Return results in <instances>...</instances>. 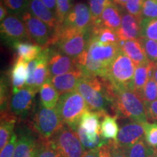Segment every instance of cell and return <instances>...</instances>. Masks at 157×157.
<instances>
[{
    "mask_svg": "<svg viewBox=\"0 0 157 157\" xmlns=\"http://www.w3.org/2000/svg\"><path fill=\"white\" fill-rule=\"evenodd\" d=\"M143 48L150 62L157 63V42L151 39L140 37Z\"/></svg>",
    "mask_w": 157,
    "mask_h": 157,
    "instance_id": "8d00e7d4",
    "label": "cell"
},
{
    "mask_svg": "<svg viewBox=\"0 0 157 157\" xmlns=\"http://www.w3.org/2000/svg\"><path fill=\"white\" fill-rule=\"evenodd\" d=\"M42 3L46 6L52 12L57 16V11H58V7H57L56 0H41Z\"/></svg>",
    "mask_w": 157,
    "mask_h": 157,
    "instance_id": "ee69618b",
    "label": "cell"
},
{
    "mask_svg": "<svg viewBox=\"0 0 157 157\" xmlns=\"http://www.w3.org/2000/svg\"><path fill=\"white\" fill-rule=\"evenodd\" d=\"M117 119V116H111L109 113L103 117V120L101 122L100 134L104 140H117L119 132Z\"/></svg>",
    "mask_w": 157,
    "mask_h": 157,
    "instance_id": "484cf974",
    "label": "cell"
},
{
    "mask_svg": "<svg viewBox=\"0 0 157 157\" xmlns=\"http://www.w3.org/2000/svg\"><path fill=\"white\" fill-rule=\"evenodd\" d=\"M76 91L85 100L90 111L108 113V108H111L104 77L84 74L78 82Z\"/></svg>",
    "mask_w": 157,
    "mask_h": 157,
    "instance_id": "7a4b0ae2",
    "label": "cell"
},
{
    "mask_svg": "<svg viewBox=\"0 0 157 157\" xmlns=\"http://www.w3.org/2000/svg\"><path fill=\"white\" fill-rule=\"evenodd\" d=\"M145 140L149 146L157 148V123L146 122L143 124Z\"/></svg>",
    "mask_w": 157,
    "mask_h": 157,
    "instance_id": "d590c367",
    "label": "cell"
},
{
    "mask_svg": "<svg viewBox=\"0 0 157 157\" xmlns=\"http://www.w3.org/2000/svg\"><path fill=\"white\" fill-rule=\"evenodd\" d=\"M140 37L157 42V18H144L141 21Z\"/></svg>",
    "mask_w": 157,
    "mask_h": 157,
    "instance_id": "d6a6232c",
    "label": "cell"
},
{
    "mask_svg": "<svg viewBox=\"0 0 157 157\" xmlns=\"http://www.w3.org/2000/svg\"><path fill=\"white\" fill-rule=\"evenodd\" d=\"M28 11L48 25L52 31V34L60 25L56 15L41 0H29Z\"/></svg>",
    "mask_w": 157,
    "mask_h": 157,
    "instance_id": "2e32d148",
    "label": "cell"
},
{
    "mask_svg": "<svg viewBox=\"0 0 157 157\" xmlns=\"http://www.w3.org/2000/svg\"><path fill=\"white\" fill-rule=\"evenodd\" d=\"M144 0H129L124 8L129 14L142 19V9Z\"/></svg>",
    "mask_w": 157,
    "mask_h": 157,
    "instance_id": "ab89813d",
    "label": "cell"
},
{
    "mask_svg": "<svg viewBox=\"0 0 157 157\" xmlns=\"http://www.w3.org/2000/svg\"><path fill=\"white\" fill-rule=\"evenodd\" d=\"M90 35L95 36L103 43H118L119 42L117 32L112 29L103 26L101 25H92L90 29Z\"/></svg>",
    "mask_w": 157,
    "mask_h": 157,
    "instance_id": "f1b7e54d",
    "label": "cell"
},
{
    "mask_svg": "<svg viewBox=\"0 0 157 157\" xmlns=\"http://www.w3.org/2000/svg\"><path fill=\"white\" fill-rule=\"evenodd\" d=\"M60 25L75 31H90L93 21L89 6L83 2L75 4Z\"/></svg>",
    "mask_w": 157,
    "mask_h": 157,
    "instance_id": "9c48e42d",
    "label": "cell"
},
{
    "mask_svg": "<svg viewBox=\"0 0 157 157\" xmlns=\"http://www.w3.org/2000/svg\"><path fill=\"white\" fill-rule=\"evenodd\" d=\"M49 48H44L40 55L36 58V66L35 68L34 81V90L39 91L41 87L45 82L50 80V75L48 68Z\"/></svg>",
    "mask_w": 157,
    "mask_h": 157,
    "instance_id": "d6986e66",
    "label": "cell"
},
{
    "mask_svg": "<svg viewBox=\"0 0 157 157\" xmlns=\"http://www.w3.org/2000/svg\"><path fill=\"white\" fill-rule=\"evenodd\" d=\"M49 48L48 68L50 78L68 73L78 67L76 59L71 58L58 51L55 48Z\"/></svg>",
    "mask_w": 157,
    "mask_h": 157,
    "instance_id": "8fae6325",
    "label": "cell"
},
{
    "mask_svg": "<svg viewBox=\"0 0 157 157\" xmlns=\"http://www.w3.org/2000/svg\"><path fill=\"white\" fill-rule=\"evenodd\" d=\"M147 119L157 123V101L145 103Z\"/></svg>",
    "mask_w": 157,
    "mask_h": 157,
    "instance_id": "7bdbcfd3",
    "label": "cell"
},
{
    "mask_svg": "<svg viewBox=\"0 0 157 157\" xmlns=\"http://www.w3.org/2000/svg\"><path fill=\"white\" fill-rule=\"evenodd\" d=\"M120 51L119 42L103 43L90 35L87 48L76 58L78 67L86 75L105 77L109 66Z\"/></svg>",
    "mask_w": 157,
    "mask_h": 157,
    "instance_id": "6da1fadb",
    "label": "cell"
},
{
    "mask_svg": "<svg viewBox=\"0 0 157 157\" xmlns=\"http://www.w3.org/2000/svg\"><path fill=\"white\" fill-rule=\"evenodd\" d=\"M142 19L127 13H123L121 24L117 32L119 42L140 38V22Z\"/></svg>",
    "mask_w": 157,
    "mask_h": 157,
    "instance_id": "9a60e30c",
    "label": "cell"
},
{
    "mask_svg": "<svg viewBox=\"0 0 157 157\" xmlns=\"http://www.w3.org/2000/svg\"><path fill=\"white\" fill-rule=\"evenodd\" d=\"M156 155H157V151H156Z\"/></svg>",
    "mask_w": 157,
    "mask_h": 157,
    "instance_id": "f907efd6",
    "label": "cell"
},
{
    "mask_svg": "<svg viewBox=\"0 0 157 157\" xmlns=\"http://www.w3.org/2000/svg\"><path fill=\"white\" fill-rule=\"evenodd\" d=\"M35 157H60L54 143L51 140L39 139Z\"/></svg>",
    "mask_w": 157,
    "mask_h": 157,
    "instance_id": "1f68e13d",
    "label": "cell"
},
{
    "mask_svg": "<svg viewBox=\"0 0 157 157\" xmlns=\"http://www.w3.org/2000/svg\"><path fill=\"white\" fill-rule=\"evenodd\" d=\"M128 1L129 0H112L113 3L119 6V7H124V8L125 5H126V4Z\"/></svg>",
    "mask_w": 157,
    "mask_h": 157,
    "instance_id": "7dc6e473",
    "label": "cell"
},
{
    "mask_svg": "<svg viewBox=\"0 0 157 157\" xmlns=\"http://www.w3.org/2000/svg\"><path fill=\"white\" fill-rule=\"evenodd\" d=\"M125 151L128 157H153L156 153V151L154 148L147 144L144 138Z\"/></svg>",
    "mask_w": 157,
    "mask_h": 157,
    "instance_id": "f546056e",
    "label": "cell"
},
{
    "mask_svg": "<svg viewBox=\"0 0 157 157\" xmlns=\"http://www.w3.org/2000/svg\"><path fill=\"white\" fill-rule=\"evenodd\" d=\"M28 63L21 58H17L15 60L10 73L13 94L18 93L20 90L25 87L27 77H28Z\"/></svg>",
    "mask_w": 157,
    "mask_h": 157,
    "instance_id": "ac0fdd59",
    "label": "cell"
},
{
    "mask_svg": "<svg viewBox=\"0 0 157 157\" xmlns=\"http://www.w3.org/2000/svg\"><path fill=\"white\" fill-rule=\"evenodd\" d=\"M153 157H157V155H156V154H155V155H154V156H153Z\"/></svg>",
    "mask_w": 157,
    "mask_h": 157,
    "instance_id": "681fc988",
    "label": "cell"
},
{
    "mask_svg": "<svg viewBox=\"0 0 157 157\" xmlns=\"http://www.w3.org/2000/svg\"><path fill=\"white\" fill-rule=\"evenodd\" d=\"M145 137L143 124L135 121L123 125L119 129L117 142L119 146L125 149L129 148Z\"/></svg>",
    "mask_w": 157,
    "mask_h": 157,
    "instance_id": "7c38bea8",
    "label": "cell"
},
{
    "mask_svg": "<svg viewBox=\"0 0 157 157\" xmlns=\"http://www.w3.org/2000/svg\"><path fill=\"white\" fill-rule=\"evenodd\" d=\"M64 125L56 109H47L42 105L32 119V129L39 135L40 139L44 140H50Z\"/></svg>",
    "mask_w": 157,
    "mask_h": 157,
    "instance_id": "8992f818",
    "label": "cell"
},
{
    "mask_svg": "<svg viewBox=\"0 0 157 157\" xmlns=\"http://www.w3.org/2000/svg\"><path fill=\"white\" fill-rule=\"evenodd\" d=\"M113 2L112 0H88L89 7L92 15L93 25H101L100 20L102 13L106 6Z\"/></svg>",
    "mask_w": 157,
    "mask_h": 157,
    "instance_id": "4dcf8cb0",
    "label": "cell"
},
{
    "mask_svg": "<svg viewBox=\"0 0 157 157\" xmlns=\"http://www.w3.org/2000/svg\"><path fill=\"white\" fill-rule=\"evenodd\" d=\"M16 117L10 111H1V124H0V148H5L13 135Z\"/></svg>",
    "mask_w": 157,
    "mask_h": 157,
    "instance_id": "ffe728a7",
    "label": "cell"
},
{
    "mask_svg": "<svg viewBox=\"0 0 157 157\" xmlns=\"http://www.w3.org/2000/svg\"><path fill=\"white\" fill-rule=\"evenodd\" d=\"M83 157H103L102 155L98 151L97 149L93 150L86 151L83 155Z\"/></svg>",
    "mask_w": 157,
    "mask_h": 157,
    "instance_id": "bcb514c9",
    "label": "cell"
},
{
    "mask_svg": "<svg viewBox=\"0 0 157 157\" xmlns=\"http://www.w3.org/2000/svg\"><path fill=\"white\" fill-rule=\"evenodd\" d=\"M21 19L24 23L31 41L43 48H48L52 31L48 25L37 18L27 10L21 15Z\"/></svg>",
    "mask_w": 157,
    "mask_h": 157,
    "instance_id": "ba28073f",
    "label": "cell"
},
{
    "mask_svg": "<svg viewBox=\"0 0 157 157\" xmlns=\"http://www.w3.org/2000/svg\"><path fill=\"white\" fill-rule=\"evenodd\" d=\"M111 157H128L125 149L119 146L116 140H109Z\"/></svg>",
    "mask_w": 157,
    "mask_h": 157,
    "instance_id": "b9f144b4",
    "label": "cell"
},
{
    "mask_svg": "<svg viewBox=\"0 0 157 157\" xmlns=\"http://www.w3.org/2000/svg\"><path fill=\"white\" fill-rule=\"evenodd\" d=\"M72 1H73V0H72Z\"/></svg>",
    "mask_w": 157,
    "mask_h": 157,
    "instance_id": "816d5d0a",
    "label": "cell"
},
{
    "mask_svg": "<svg viewBox=\"0 0 157 157\" xmlns=\"http://www.w3.org/2000/svg\"><path fill=\"white\" fill-rule=\"evenodd\" d=\"M112 109L118 118H127L142 124L148 120L142 98L128 88L115 87Z\"/></svg>",
    "mask_w": 157,
    "mask_h": 157,
    "instance_id": "3957f363",
    "label": "cell"
},
{
    "mask_svg": "<svg viewBox=\"0 0 157 157\" xmlns=\"http://www.w3.org/2000/svg\"><path fill=\"white\" fill-rule=\"evenodd\" d=\"M15 51L17 58H21L29 63L36 59L44 48L37 44H34L29 42H15L12 44Z\"/></svg>",
    "mask_w": 157,
    "mask_h": 157,
    "instance_id": "cb8c5ba5",
    "label": "cell"
},
{
    "mask_svg": "<svg viewBox=\"0 0 157 157\" xmlns=\"http://www.w3.org/2000/svg\"><path fill=\"white\" fill-rule=\"evenodd\" d=\"M154 76L155 80H156V82H157V67L154 69Z\"/></svg>",
    "mask_w": 157,
    "mask_h": 157,
    "instance_id": "c3c4849f",
    "label": "cell"
},
{
    "mask_svg": "<svg viewBox=\"0 0 157 157\" xmlns=\"http://www.w3.org/2000/svg\"><path fill=\"white\" fill-rule=\"evenodd\" d=\"M122 15L120 7L111 2L106 6L103 10L100 20V23L103 26L117 31L121 24Z\"/></svg>",
    "mask_w": 157,
    "mask_h": 157,
    "instance_id": "44dd1931",
    "label": "cell"
},
{
    "mask_svg": "<svg viewBox=\"0 0 157 157\" xmlns=\"http://www.w3.org/2000/svg\"><path fill=\"white\" fill-rule=\"evenodd\" d=\"M8 13L9 11L7 9V7L3 5L2 2H1V5H0V21L1 22L7 17L8 15Z\"/></svg>",
    "mask_w": 157,
    "mask_h": 157,
    "instance_id": "f6af8a7d",
    "label": "cell"
},
{
    "mask_svg": "<svg viewBox=\"0 0 157 157\" xmlns=\"http://www.w3.org/2000/svg\"><path fill=\"white\" fill-rule=\"evenodd\" d=\"M107 113L87 111L82 115L78 126L81 127L88 133H100L101 122L100 118L104 117Z\"/></svg>",
    "mask_w": 157,
    "mask_h": 157,
    "instance_id": "4316f807",
    "label": "cell"
},
{
    "mask_svg": "<svg viewBox=\"0 0 157 157\" xmlns=\"http://www.w3.org/2000/svg\"><path fill=\"white\" fill-rule=\"evenodd\" d=\"M135 68L134 62L121 50L109 66L105 78L116 88L132 90Z\"/></svg>",
    "mask_w": 157,
    "mask_h": 157,
    "instance_id": "5b68a950",
    "label": "cell"
},
{
    "mask_svg": "<svg viewBox=\"0 0 157 157\" xmlns=\"http://www.w3.org/2000/svg\"><path fill=\"white\" fill-rule=\"evenodd\" d=\"M36 93V90L25 87L14 94L10 102V111L16 116L26 115L32 107Z\"/></svg>",
    "mask_w": 157,
    "mask_h": 157,
    "instance_id": "4fadbf2b",
    "label": "cell"
},
{
    "mask_svg": "<svg viewBox=\"0 0 157 157\" xmlns=\"http://www.w3.org/2000/svg\"><path fill=\"white\" fill-rule=\"evenodd\" d=\"M154 70L151 73L142 93V99L144 103H151L157 101V82L154 76Z\"/></svg>",
    "mask_w": 157,
    "mask_h": 157,
    "instance_id": "836d02e7",
    "label": "cell"
},
{
    "mask_svg": "<svg viewBox=\"0 0 157 157\" xmlns=\"http://www.w3.org/2000/svg\"><path fill=\"white\" fill-rule=\"evenodd\" d=\"M40 103L42 106L47 109H56L60 98V94L52 83L47 81L39 89Z\"/></svg>",
    "mask_w": 157,
    "mask_h": 157,
    "instance_id": "d4e9b609",
    "label": "cell"
},
{
    "mask_svg": "<svg viewBox=\"0 0 157 157\" xmlns=\"http://www.w3.org/2000/svg\"><path fill=\"white\" fill-rule=\"evenodd\" d=\"M157 67L156 63L149 62L145 65L136 66L135 71L134 79H133L132 90L138 94L142 98V93L148 80L151 73Z\"/></svg>",
    "mask_w": 157,
    "mask_h": 157,
    "instance_id": "7402d4cb",
    "label": "cell"
},
{
    "mask_svg": "<svg viewBox=\"0 0 157 157\" xmlns=\"http://www.w3.org/2000/svg\"><path fill=\"white\" fill-rule=\"evenodd\" d=\"M119 44L121 52L128 56L136 66L147 64L150 62L147 58L140 38L119 42Z\"/></svg>",
    "mask_w": 157,
    "mask_h": 157,
    "instance_id": "e0dca14e",
    "label": "cell"
},
{
    "mask_svg": "<svg viewBox=\"0 0 157 157\" xmlns=\"http://www.w3.org/2000/svg\"><path fill=\"white\" fill-rule=\"evenodd\" d=\"M84 72L79 67L68 73L52 76L49 81L52 83L60 95L75 91L78 82L83 77Z\"/></svg>",
    "mask_w": 157,
    "mask_h": 157,
    "instance_id": "5bb4252c",
    "label": "cell"
},
{
    "mask_svg": "<svg viewBox=\"0 0 157 157\" xmlns=\"http://www.w3.org/2000/svg\"><path fill=\"white\" fill-rule=\"evenodd\" d=\"M78 136L84 148L89 150L98 148L109 143V140H104L100 133H88L84 130L81 127L78 126L77 129Z\"/></svg>",
    "mask_w": 157,
    "mask_h": 157,
    "instance_id": "83f0119b",
    "label": "cell"
},
{
    "mask_svg": "<svg viewBox=\"0 0 157 157\" xmlns=\"http://www.w3.org/2000/svg\"><path fill=\"white\" fill-rule=\"evenodd\" d=\"M56 109L65 124L76 131L82 115L90 111L85 100L76 90L60 95Z\"/></svg>",
    "mask_w": 157,
    "mask_h": 157,
    "instance_id": "277c9868",
    "label": "cell"
},
{
    "mask_svg": "<svg viewBox=\"0 0 157 157\" xmlns=\"http://www.w3.org/2000/svg\"><path fill=\"white\" fill-rule=\"evenodd\" d=\"M71 2L72 0H56L57 7H58L57 17L60 25L63 23L65 18L73 7Z\"/></svg>",
    "mask_w": 157,
    "mask_h": 157,
    "instance_id": "74e56055",
    "label": "cell"
},
{
    "mask_svg": "<svg viewBox=\"0 0 157 157\" xmlns=\"http://www.w3.org/2000/svg\"><path fill=\"white\" fill-rule=\"evenodd\" d=\"M1 2L7 7L10 14L21 16L28 10L29 0H1Z\"/></svg>",
    "mask_w": 157,
    "mask_h": 157,
    "instance_id": "e575fe53",
    "label": "cell"
},
{
    "mask_svg": "<svg viewBox=\"0 0 157 157\" xmlns=\"http://www.w3.org/2000/svg\"><path fill=\"white\" fill-rule=\"evenodd\" d=\"M142 18H157V0H144L143 1Z\"/></svg>",
    "mask_w": 157,
    "mask_h": 157,
    "instance_id": "f35d334b",
    "label": "cell"
},
{
    "mask_svg": "<svg viewBox=\"0 0 157 157\" xmlns=\"http://www.w3.org/2000/svg\"><path fill=\"white\" fill-rule=\"evenodd\" d=\"M37 142L30 133L23 132L17 137V143L13 157H35Z\"/></svg>",
    "mask_w": 157,
    "mask_h": 157,
    "instance_id": "603a6c76",
    "label": "cell"
},
{
    "mask_svg": "<svg viewBox=\"0 0 157 157\" xmlns=\"http://www.w3.org/2000/svg\"><path fill=\"white\" fill-rule=\"evenodd\" d=\"M2 36L12 44L15 42H31L25 25L18 15L9 14L1 22Z\"/></svg>",
    "mask_w": 157,
    "mask_h": 157,
    "instance_id": "30bf717a",
    "label": "cell"
},
{
    "mask_svg": "<svg viewBox=\"0 0 157 157\" xmlns=\"http://www.w3.org/2000/svg\"><path fill=\"white\" fill-rule=\"evenodd\" d=\"M17 143V135L13 133L11 139L6 145L5 148L1 150L0 157H13Z\"/></svg>",
    "mask_w": 157,
    "mask_h": 157,
    "instance_id": "60d3db41",
    "label": "cell"
},
{
    "mask_svg": "<svg viewBox=\"0 0 157 157\" xmlns=\"http://www.w3.org/2000/svg\"><path fill=\"white\" fill-rule=\"evenodd\" d=\"M60 157H83L85 152L77 132L67 125L51 138Z\"/></svg>",
    "mask_w": 157,
    "mask_h": 157,
    "instance_id": "52a82bcc",
    "label": "cell"
}]
</instances>
